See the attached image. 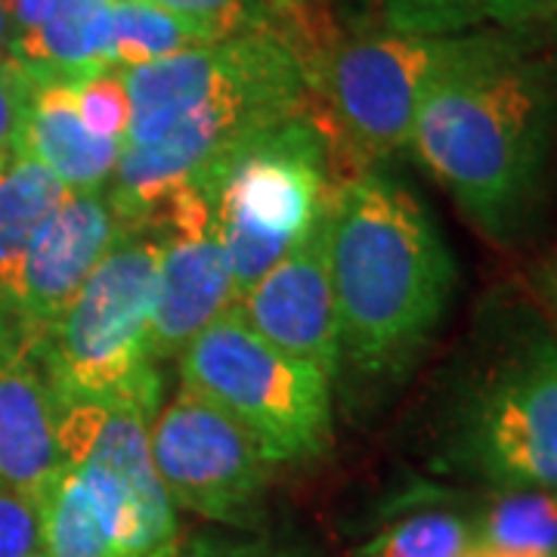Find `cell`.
Listing matches in <instances>:
<instances>
[{
    "label": "cell",
    "instance_id": "cell-1",
    "mask_svg": "<svg viewBox=\"0 0 557 557\" xmlns=\"http://www.w3.org/2000/svg\"><path fill=\"white\" fill-rule=\"evenodd\" d=\"M555 115V75L523 35L478 32L418 106L409 149L474 226L505 242L533 218Z\"/></svg>",
    "mask_w": 557,
    "mask_h": 557
},
{
    "label": "cell",
    "instance_id": "cell-2",
    "mask_svg": "<svg viewBox=\"0 0 557 557\" xmlns=\"http://www.w3.org/2000/svg\"><path fill=\"white\" fill-rule=\"evenodd\" d=\"M341 362L366 379L403 372L449 307L456 263L399 180L359 171L329 201Z\"/></svg>",
    "mask_w": 557,
    "mask_h": 557
},
{
    "label": "cell",
    "instance_id": "cell-3",
    "mask_svg": "<svg viewBox=\"0 0 557 557\" xmlns=\"http://www.w3.org/2000/svg\"><path fill=\"white\" fill-rule=\"evenodd\" d=\"M159 258L161 239L127 226L40 335L44 381L60 409L90 403L156 418L161 381L152 357V300Z\"/></svg>",
    "mask_w": 557,
    "mask_h": 557
},
{
    "label": "cell",
    "instance_id": "cell-4",
    "mask_svg": "<svg viewBox=\"0 0 557 557\" xmlns=\"http://www.w3.org/2000/svg\"><path fill=\"white\" fill-rule=\"evenodd\" d=\"M329 156L332 139L313 106L239 139L196 183L193 196L211 208L236 300L325 214L335 193Z\"/></svg>",
    "mask_w": 557,
    "mask_h": 557
},
{
    "label": "cell",
    "instance_id": "cell-5",
    "mask_svg": "<svg viewBox=\"0 0 557 557\" xmlns=\"http://www.w3.org/2000/svg\"><path fill=\"white\" fill-rule=\"evenodd\" d=\"M177 359L183 387L233 418L270 465L307 461L332 443V379L258 335L236 304Z\"/></svg>",
    "mask_w": 557,
    "mask_h": 557
},
{
    "label": "cell",
    "instance_id": "cell-6",
    "mask_svg": "<svg viewBox=\"0 0 557 557\" xmlns=\"http://www.w3.org/2000/svg\"><path fill=\"white\" fill-rule=\"evenodd\" d=\"M478 32L461 35H397L359 38L319 57L313 69L317 115L325 134L359 168L409 149L421 100L434 81L468 53Z\"/></svg>",
    "mask_w": 557,
    "mask_h": 557
},
{
    "label": "cell",
    "instance_id": "cell-7",
    "mask_svg": "<svg viewBox=\"0 0 557 557\" xmlns=\"http://www.w3.org/2000/svg\"><path fill=\"white\" fill-rule=\"evenodd\" d=\"M149 449L174 508L251 530L260 520L270 461L214 403L183 387L149 421Z\"/></svg>",
    "mask_w": 557,
    "mask_h": 557
},
{
    "label": "cell",
    "instance_id": "cell-8",
    "mask_svg": "<svg viewBox=\"0 0 557 557\" xmlns=\"http://www.w3.org/2000/svg\"><path fill=\"white\" fill-rule=\"evenodd\" d=\"M465 443L480 474L502 490L557 496L555 341H536L480 391Z\"/></svg>",
    "mask_w": 557,
    "mask_h": 557
},
{
    "label": "cell",
    "instance_id": "cell-9",
    "mask_svg": "<svg viewBox=\"0 0 557 557\" xmlns=\"http://www.w3.org/2000/svg\"><path fill=\"white\" fill-rule=\"evenodd\" d=\"M156 220L171 226V236L161 239L152 300V357L174 359L201 329L236 304V288L211 208L199 196H180Z\"/></svg>",
    "mask_w": 557,
    "mask_h": 557
},
{
    "label": "cell",
    "instance_id": "cell-10",
    "mask_svg": "<svg viewBox=\"0 0 557 557\" xmlns=\"http://www.w3.org/2000/svg\"><path fill=\"white\" fill-rule=\"evenodd\" d=\"M127 220L102 193H69L28 242L20 267L7 282L0 304L28 325H47L69 307L81 285L127 233Z\"/></svg>",
    "mask_w": 557,
    "mask_h": 557
},
{
    "label": "cell",
    "instance_id": "cell-11",
    "mask_svg": "<svg viewBox=\"0 0 557 557\" xmlns=\"http://www.w3.org/2000/svg\"><path fill=\"white\" fill-rule=\"evenodd\" d=\"M236 307L278 350L317 366L329 379L338 375L341 325L329 263V208L304 242L260 276Z\"/></svg>",
    "mask_w": 557,
    "mask_h": 557
},
{
    "label": "cell",
    "instance_id": "cell-12",
    "mask_svg": "<svg viewBox=\"0 0 557 557\" xmlns=\"http://www.w3.org/2000/svg\"><path fill=\"white\" fill-rule=\"evenodd\" d=\"M28 78L20 152L44 164L69 193H102L115 174L121 143L97 137L81 121L75 87L62 78Z\"/></svg>",
    "mask_w": 557,
    "mask_h": 557
},
{
    "label": "cell",
    "instance_id": "cell-13",
    "mask_svg": "<svg viewBox=\"0 0 557 557\" xmlns=\"http://www.w3.org/2000/svg\"><path fill=\"white\" fill-rule=\"evenodd\" d=\"M60 406L40 372L0 366V483L40 498L62 474Z\"/></svg>",
    "mask_w": 557,
    "mask_h": 557
},
{
    "label": "cell",
    "instance_id": "cell-14",
    "mask_svg": "<svg viewBox=\"0 0 557 557\" xmlns=\"http://www.w3.org/2000/svg\"><path fill=\"white\" fill-rule=\"evenodd\" d=\"M109 25L112 0H53L40 25L16 35L10 60L32 78L78 81L115 69Z\"/></svg>",
    "mask_w": 557,
    "mask_h": 557
},
{
    "label": "cell",
    "instance_id": "cell-15",
    "mask_svg": "<svg viewBox=\"0 0 557 557\" xmlns=\"http://www.w3.org/2000/svg\"><path fill=\"white\" fill-rule=\"evenodd\" d=\"M65 196L69 189L60 180L25 152L0 168V295L20 267L28 242Z\"/></svg>",
    "mask_w": 557,
    "mask_h": 557
},
{
    "label": "cell",
    "instance_id": "cell-16",
    "mask_svg": "<svg viewBox=\"0 0 557 557\" xmlns=\"http://www.w3.org/2000/svg\"><path fill=\"white\" fill-rule=\"evenodd\" d=\"M220 38L223 35L214 28L186 20L156 0H112L109 50L115 69H137Z\"/></svg>",
    "mask_w": 557,
    "mask_h": 557
},
{
    "label": "cell",
    "instance_id": "cell-17",
    "mask_svg": "<svg viewBox=\"0 0 557 557\" xmlns=\"http://www.w3.org/2000/svg\"><path fill=\"white\" fill-rule=\"evenodd\" d=\"M474 536L502 548L557 555V496L511 493L498 498L486 518L474 523Z\"/></svg>",
    "mask_w": 557,
    "mask_h": 557
},
{
    "label": "cell",
    "instance_id": "cell-18",
    "mask_svg": "<svg viewBox=\"0 0 557 557\" xmlns=\"http://www.w3.org/2000/svg\"><path fill=\"white\" fill-rule=\"evenodd\" d=\"M471 542L474 523L449 511H424L381 530L362 557H461Z\"/></svg>",
    "mask_w": 557,
    "mask_h": 557
},
{
    "label": "cell",
    "instance_id": "cell-19",
    "mask_svg": "<svg viewBox=\"0 0 557 557\" xmlns=\"http://www.w3.org/2000/svg\"><path fill=\"white\" fill-rule=\"evenodd\" d=\"M387 32L461 35L486 20V0H381Z\"/></svg>",
    "mask_w": 557,
    "mask_h": 557
},
{
    "label": "cell",
    "instance_id": "cell-20",
    "mask_svg": "<svg viewBox=\"0 0 557 557\" xmlns=\"http://www.w3.org/2000/svg\"><path fill=\"white\" fill-rule=\"evenodd\" d=\"M75 87V102H78L81 121L87 124V131H94L97 137L124 143L127 124H131V100H127V87L121 69H102L87 78L72 81Z\"/></svg>",
    "mask_w": 557,
    "mask_h": 557
},
{
    "label": "cell",
    "instance_id": "cell-21",
    "mask_svg": "<svg viewBox=\"0 0 557 557\" xmlns=\"http://www.w3.org/2000/svg\"><path fill=\"white\" fill-rule=\"evenodd\" d=\"M40 552V508L0 483V557H28Z\"/></svg>",
    "mask_w": 557,
    "mask_h": 557
},
{
    "label": "cell",
    "instance_id": "cell-22",
    "mask_svg": "<svg viewBox=\"0 0 557 557\" xmlns=\"http://www.w3.org/2000/svg\"><path fill=\"white\" fill-rule=\"evenodd\" d=\"M28 78L10 57L0 60V168L20 156Z\"/></svg>",
    "mask_w": 557,
    "mask_h": 557
},
{
    "label": "cell",
    "instance_id": "cell-23",
    "mask_svg": "<svg viewBox=\"0 0 557 557\" xmlns=\"http://www.w3.org/2000/svg\"><path fill=\"white\" fill-rule=\"evenodd\" d=\"M486 20L502 32H557V0H486Z\"/></svg>",
    "mask_w": 557,
    "mask_h": 557
},
{
    "label": "cell",
    "instance_id": "cell-24",
    "mask_svg": "<svg viewBox=\"0 0 557 557\" xmlns=\"http://www.w3.org/2000/svg\"><path fill=\"white\" fill-rule=\"evenodd\" d=\"M164 557H298L292 552H282L270 542L260 539H220V536H196L189 542H177Z\"/></svg>",
    "mask_w": 557,
    "mask_h": 557
},
{
    "label": "cell",
    "instance_id": "cell-25",
    "mask_svg": "<svg viewBox=\"0 0 557 557\" xmlns=\"http://www.w3.org/2000/svg\"><path fill=\"white\" fill-rule=\"evenodd\" d=\"M156 3L174 10L180 16H186V20L201 22V25L214 28L223 38L233 32L242 7H245V0H156Z\"/></svg>",
    "mask_w": 557,
    "mask_h": 557
},
{
    "label": "cell",
    "instance_id": "cell-26",
    "mask_svg": "<svg viewBox=\"0 0 557 557\" xmlns=\"http://www.w3.org/2000/svg\"><path fill=\"white\" fill-rule=\"evenodd\" d=\"M536 285H539V298L545 300L548 313H552V319L557 322V255L539 267Z\"/></svg>",
    "mask_w": 557,
    "mask_h": 557
},
{
    "label": "cell",
    "instance_id": "cell-27",
    "mask_svg": "<svg viewBox=\"0 0 557 557\" xmlns=\"http://www.w3.org/2000/svg\"><path fill=\"white\" fill-rule=\"evenodd\" d=\"M53 0H13V13H16V25L20 32H28L44 22V16L50 13Z\"/></svg>",
    "mask_w": 557,
    "mask_h": 557
},
{
    "label": "cell",
    "instance_id": "cell-28",
    "mask_svg": "<svg viewBox=\"0 0 557 557\" xmlns=\"http://www.w3.org/2000/svg\"><path fill=\"white\" fill-rule=\"evenodd\" d=\"M16 35H20V25H16V13H13V0H0V60L10 57Z\"/></svg>",
    "mask_w": 557,
    "mask_h": 557
},
{
    "label": "cell",
    "instance_id": "cell-29",
    "mask_svg": "<svg viewBox=\"0 0 557 557\" xmlns=\"http://www.w3.org/2000/svg\"><path fill=\"white\" fill-rule=\"evenodd\" d=\"M461 557H557L545 555V552H518V548H502V545H490V542H480L474 536V542L468 545V552Z\"/></svg>",
    "mask_w": 557,
    "mask_h": 557
},
{
    "label": "cell",
    "instance_id": "cell-30",
    "mask_svg": "<svg viewBox=\"0 0 557 557\" xmlns=\"http://www.w3.org/2000/svg\"><path fill=\"white\" fill-rule=\"evenodd\" d=\"M28 557H47L44 552H35V555H28Z\"/></svg>",
    "mask_w": 557,
    "mask_h": 557
}]
</instances>
